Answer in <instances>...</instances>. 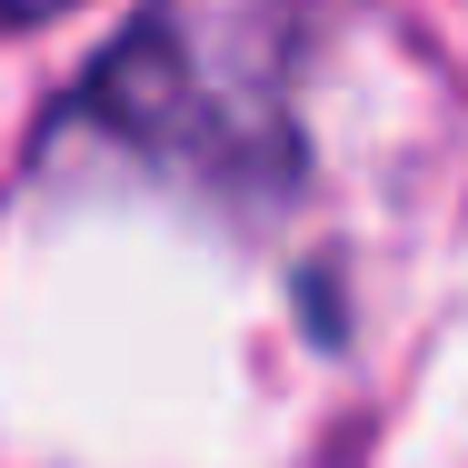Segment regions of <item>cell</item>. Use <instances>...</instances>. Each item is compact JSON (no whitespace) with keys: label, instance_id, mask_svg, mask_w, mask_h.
<instances>
[{"label":"cell","instance_id":"obj_1","mask_svg":"<svg viewBox=\"0 0 468 468\" xmlns=\"http://www.w3.org/2000/svg\"><path fill=\"white\" fill-rule=\"evenodd\" d=\"M299 0H150L70 90V120L219 209H280L309 180Z\"/></svg>","mask_w":468,"mask_h":468},{"label":"cell","instance_id":"obj_2","mask_svg":"<svg viewBox=\"0 0 468 468\" xmlns=\"http://www.w3.org/2000/svg\"><path fill=\"white\" fill-rule=\"evenodd\" d=\"M60 10H80V0H0L10 30H40V20H60Z\"/></svg>","mask_w":468,"mask_h":468}]
</instances>
